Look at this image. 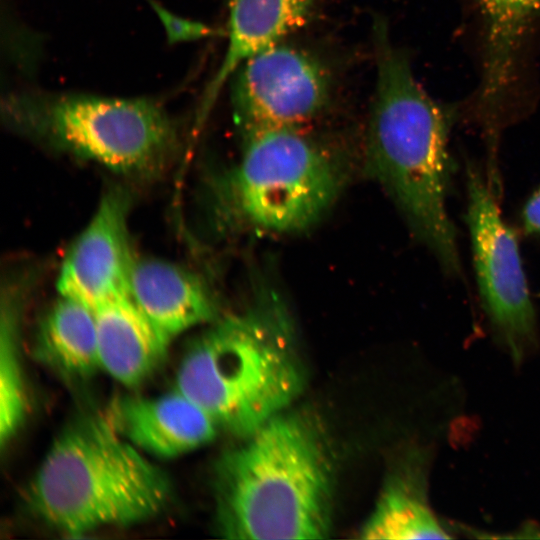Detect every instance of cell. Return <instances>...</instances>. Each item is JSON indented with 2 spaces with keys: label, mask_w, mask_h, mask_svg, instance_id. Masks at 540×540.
I'll use <instances>...</instances> for the list:
<instances>
[{
  "label": "cell",
  "mask_w": 540,
  "mask_h": 540,
  "mask_svg": "<svg viewBox=\"0 0 540 540\" xmlns=\"http://www.w3.org/2000/svg\"><path fill=\"white\" fill-rule=\"evenodd\" d=\"M373 31L376 80L366 139L369 171L442 269L457 276L456 231L446 208L453 112L417 82L383 20L376 19Z\"/></svg>",
  "instance_id": "6da1fadb"
},
{
  "label": "cell",
  "mask_w": 540,
  "mask_h": 540,
  "mask_svg": "<svg viewBox=\"0 0 540 540\" xmlns=\"http://www.w3.org/2000/svg\"><path fill=\"white\" fill-rule=\"evenodd\" d=\"M216 521L225 538L323 539L334 474L319 427L283 411L224 452L215 469Z\"/></svg>",
  "instance_id": "7a4b0ae2"
},
{
  "label": "cell",
  "mask_w": 540,
  "mask_h": 540,
  "mask_svg": "<svg viewBox=\"0 0 540 540\" xmlns=\"http://www.w3.org/2000/svg\"><path fill=\"white\" fill-rule=\"evenodd\" d=\"M304 370L279 299L263 291L248 309L218 322L185 353L175 389L233 435L244 437L285 411Z\"/></svg>",
  "instance_id": "3957f363"
},
{
  "label": "cell",
  "mask_w": 540,
  "mask_h": 540,
  "mask_svg": "<svg viewBox=\"0 0 540 540\" xmlns=\"http://www.w3.org/2000/svg\"><path fill=\"white\" fill-rule=\"evenodd\" d=\"M106 416L70 423L55 439L29 488L32 509L70 536L149 520L167 505V475Z\"/></svg>",
  "instance_id": "277c9868"
},
{
  "label": "cell",
  "mask_w": 540,
  "mask_h": 540,
  "mask_svg": "<svg viewBox=\"0 0 540 540\" xmlns=\"http://www.w3.org/2000/svg\"><path fill=\"white\" fill-rule=\"evenodd\" d=\"M2 115L19 132L124 173L162 163L178 138L173 118L149 97L31 89L8 93Z\"/></svg>",
  "instance_id": "5b68a950"
},
{
  "label": "cell",
  "mask_w": 540,
  "mask_h": 540,
  "mask_svg": "<svg viewBox=\"0 0 540 540\" xmlns=\"http://www.w3.org/2000/svg\"><path fill=\"white\" fill-rule=\"evenodd\" d=\"M339 186L333 157L300 128L246 132L242 156L227 184L236 215L270 233L311 226L333 203Z\"/></svg>",
  "instance_id": "8992f818"
},
{
  "label": "cell",
  "mask_w": 540,
  "mask_h": 540,
  "mask_svg": "<svg viewBox=\"0 0 540 540\" xmlns=\"http://www.w3.org/2000/svg\"><path fill=\"white\" fill-rule=\"evenodd\" d=\"M467 192L466 221L481 301L497 337L520 363L535 349L538 332L517 240L492 189L471 167Z\"/></svg>",
  "instance_id": "52a82bcc"
},
{
  "label": "cell",
  "mask_w": 540,
  "mask_h": 540,
  "mask_svg": "<svg viewBox=\"0 0 540 540\" xmlns=\"http://www.w3.org/2000/svg\"><path fill=\"white\" fill-rule=\"evenodd\" d=\"M232 78L234 114L245 133L300 128L328 102L330 83L320 62L280 43L248 59Z\"/></svg>",
  "instance_id": "ba28073f"
},
{
  "label": "cell",
  "mask_w": 540,
  "mask_h": 540,
  "mask_svg": "<svg viewBox=\"0 0 540 540\" xmlns=\"http://www.w3.org/2000/svg\"><path fill=\"white\" fill-rule=\"evenodd\" d=\"M128 201L111 190L64 257L57 288L61 296L95 310L129 296V280L136 258L128 231Z\"/></svg>",
  "instance_id": "9c48e42d"
},
{
  "label": "cell",
  "mask_w": 540,
  "mask_h": 540,
  "mask_svg": "<svg viewBox=\"0 0 540 540\" xmlns=\"http://www.w3.org/2000/svg\"><path fill=\"white\" fill-rule=\"evenodd\" d=\"M106 417L138 449L161 458L193 451L218 431L213 419L176 389L157 397L117 398Z\"/></svg>",
  "instance_id": "30bf717a"
},
{
  "label": "cell",
  "mask_w": 540,
  "mask_h": 540,
  "mask_svg": "<svg viewBox=\"0 0 540 540\" xmlns=\"http://www.w3.org/2000/svg\"><path fill=\"white\" fill-rule=\"evenodd\" d=\"M129 297L168 343L216 315L215 301L202 279L161 259L136 258Z\"/></svg>",
  "instance_id": "8fae6325"
},
{
  "label": "cell",
  "mask_w": 540,
  "mask_h": 540,
  "mask_svg": "<svg viewBox=\"0 0 540 540\" xmlns=\"http://www.w3.org/2000/svg\"><path fill=\"white\" fill-rule=\"evenodd\" d=\"M314 6L315 0H229L226 52L203 91L198 122L210 112L240 66L303 27Z\"/></svg>",
  "instance_id": "7c38bea8"
},
{
  "label": "cell",
  "mask_w": 540,
  "mask_h": 540,
  "mask_svg": "<svg viewBox=\"0 0 540 540\" xmlns=\"http://www.w3.org/2000/svg\"><path fill=\"white\" fill-rule=\"evenodd\" d=\"M94 312L101 368L125 386L142 384L162 362L169 343L129 296Z\"/></svg>",
  "instance_id": "4fadbf2b"
},
{
  "label": "cell",
  "mask_w": 540,
  "mask_h": 540,
  "mask_svg": "<svg viewBox=\"0 0 540 540\" xmlns=\"http://www.w3.org/2000/svg\"><path fill=\"white\" fill-rule=\"evenodd\" d=\"M485 25L481 111L486 130L495 134L523 35L540 10V0H477Z\"/></svg>",
  "instance_id": "5bb4252c"
},
{
  "label": "cell",
  "mask_w": 540,
  "mask_h": 540,
  "mask_svg": "<svg viewBox=\"0 0 540 540\" xmlns=\"http://www.w3.org/2000/svg\"><path fill=\"white\" fill-rule=\"evenodd\" d=\"M425 462L414 460L386 482L360 529L368 540L445 539L450 536L428 504Z\"/></svg>",
  "instance_id": "9a60e30c"
},
{
  "label": "cell",
  "mask_w": 540,
  "mask_h": 540,
  "mask_svg": "<svg viewBox=\"0 0 540 540\" xmlns=\"http://www.w3.org/2000/svg\"><path fill=\"white\" fill-rule=\"evenodd\" d=\"M39 357L70 377H88L101 368L92 308L61 296L49 311L37 344Z\"/></svg>",
  "instance_id": "2e32d148"
},
{
  "label": "cell",
  "mask_w": 540,
  "mask_h": 540,
  "mask_svg": "<svg viewBox=\"0 0 540 540\" xmlns=\"http://www.w3.org/2000/svg\"><path fill=\"white\" fill-rule=\"evenodd\" d=\"M7 303L2 315L0 338V440L2 446L21 425L26 412V395L16 347L14 313Z\"/></svg>",
  "instance_id": "e0dca14e"
},
{
  "label": "cell",
  "mask_w": 540,
  "mask_h": 540,
  "mask_svg": "<svg viewBox=\"0 0 540 540\" xmlns=\"http://www.w3.org/2000/svg\"><path fill=\"white\" fill-rule=\"evenodd\" d=\"M149 2L163 26L169 44L194 41L216 34L212 27L202 22L180 17L154 0Z\"/></svg>",
  "instance_id": "ac0fdd59"
},
{
  "label": "cell",
  "mask_w": 540,
  "mask_h": 540,
  "mask_svg": "<svg viewBox=\"0 0 540 540\" xmlns=\"http://www.w3.org/2000/svg\"><path fill=\"white\" fill-rule=\"evenodd\" d=\"M521 222L526 234L540 235V188L526 202L522 210Z\"/></svg>",
  "instance_id": "d6986e66"
}]
</instances>
